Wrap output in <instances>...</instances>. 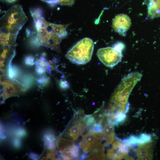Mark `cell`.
Returning a JSON list of instances; mask_svg holds the SVG:
<instances>
[{
	"mask_svg": "<svg viewBox=\"0 0 160 160\" xmlns=\"http://www.w3.org/2000/svg\"><path fill=\"white\" fill-rule=\"evenodd\" d=\"M94 47L93 40L85 38L77 42L68 51L65 57L73 63L84 65L91 59Z\"/></svg>",
	"mask_w": 160,
	"mask_h": 160,
	"instance_id": "277c9868",
	"label": "cell"
},
{
	"mask_svg": "<svg viewBox=\"0 0 160 160\" xmlns=\"http://www.w3.org/2000/svg\"><path fill=\"white\" fill-rule=\"evenodd\" d=\"M19 141L17 140H16L14 142V144L15 146H18L19 145H19Z\"/></svg>",
	"mask_w": 160,
	"mask_h": 160,
	"instance_id": "cb8c5ba5",
	"label": "cell"
},
{
	"mask_svg": "<svg viewBox=\"0 0 160 160\" xmlns=\"http://www.w3.org/2000/svg\"><path fill=\"white\" fill-rule=\"evenodd\" d=\"M49 80L48 78L44 77L39 78L37 80V82L39 84L46 85L48 83Z\"/></svg>",
	"mask_w": 160,
	"mask_h": 160,
	"instance_id": "ffe728a7",
	"label": "cell"
},
{
	"mask_svg": "<svg viewBox=\"0 0 160 160\" xmlns=\"http://www.w3.org/2000/svg\"><path fill=\"white\" fill-rule=\"evenodd\" d=\"M104 138L106 140L105 144L112 143L114 140V132L113 123L108 121L105 124L103 129Z\"/></svg>",
	"mask_w": 160,
	"mask_h": 160,
	"instance_id": "8fae6325",
	"label": "cell"
},
{
	"mask_svg": "<svg viewBox=\"0 0 160 160\" xmlns=\"http://www.w3.org/2000/svg\"><path fill=\"white\" fill-rule=\"evenodd\" d=\"M79 148L73 143L61 151V155L65 159H77L79 156Z\"/></svg>",
	"mask_w": 160,
	"mask_h": 160,
	"instance_id": "30bf717a",
	"label": "cell"
},
{
	"mask_svg": "<svg viewBox=\"0 0 160 160\" xmlns=\"http://www.w3.org/2000/svg\"><path fill=\"white\" fill-rule=\"evenodd\" d=\"M52 6L57 4L71 6L74 3L75 0H41Z\"/></svg>",
	"mask_w": 160,
	"mask_h": 160,
	"instance_id": "4fadbf2b",
	"label": "cell"
},
{
	"mask_svg": "<svg viewBox=\"0 0 160 160\" xmlns=\"http://www.w3.org/2000/svg\"><path fill=\"white\" fill-rule=\"evenodd\" d=\"M151 137L150 135L143 133L138 137L137 143L139 144H144L151 142Z\"/></svg>",
	"mask_w": 160,
	"mask_h": 160,
	"instance_id": "2e32d148",
	"label": "cell"
},
{
	"mask_svg": "<svg viewBox=\"0 0 160 160\" xmlns=\"http://www.w3.org/2000/svg\"><path fill=\"white\" fill-rule=\"evenodd\" d=\"M36 71L39 75H42L44 73L46 69L39 65H36Z\"/></svg>",
	"mask_w": 160,
	"mask_h": 160,
	"instance_id": "d6986e66",
	"label": "cell"
},
{
	"mask_svg": "<svg viewBox=\"0 0 160 160\" xmlns=\"http://www.w3.org/2000/svg\"><path fill=\"white\" fill-rule=\"evenodd\" d=\"M5 1H6L8 2V3H12L13 2L17 0H4Z\"/></svg>",
	"mask_w": 160,
	"mask_h": 160,
	"instance_id": "d4e9b609",
	"label": "cell"
},
{
	"mask_svg": "<svg viewBox=\"0 0 160 160\" xmlns=\"http://www.w3.org/2000/svg\"><path fill=\"white\" fill-rule=\"evenodd\" d=\"M60 87L63 89H65L68 87V82L65 80L61 81L60 83Z\"/></svg>",
	"mask_w": 160,
	"mask_h": 160,
	"instance_id": "7402d4cb",
	"label": "cell"
},
{
	"mask_svg": "<svg viewBox=\"0 0 160 160\" xmlns=\"http://www.w3.org/2000/svg\"><path fill=\"white\" fill-rule=\"evenodd\" d=\"M97 55L100 61L105 66L111 68L120 62L123 57L122 52H119L113 47H110L99 49Z\"/></svg>",
	"mask_w": 160,
	"mask_h": 160,
	"instance_id": "5b68a950",
	"label": "cell"
},
{
	"mask_svg": "<svg viewBox=\"0 0 160 160\" xmlns=\"http://www.w3.org/2000/svg\"><path fill=\"white\" fill-rule=\"evenodd\" d=\"M23 79V85L25 87V90H26L32 85L33 81V78L31 76L27 75L25 76Z\"/></svg>",
	"mask_w": 160,
	"mask_h": 160,
	"instance_id": "5bb4252c",
	"label": "cell"
},
{
	"mask_svg": "<svg viewBox=\"0 0 160 160\" xmlns=\"http://www.w3.org/2000/svg\"><path fill=\"white\" fill-rule=\"evenodd\" d=\"M142 75L137 72L132 73L124 77L115 89L110 101L111 110L116 113L127 112L129 104L128 98L136 84L140 80Z\"/></svg>",
	"mask_w": 160,
	"mask_h": 160,
	"instance_id": "7a4b0ae2",
	"label": "cell"
},
{
	"mask_svg": "<svg viewBox=\"0 0 160 160\" xmlns=\"http://www.w3.org/2000/svg\"><path fill=\"white\" fill-rule=\"evenodd\" d=\"M124 47L125 45L122 42H118L114 44L113 47L116 51L119 52H122Z\"/></svg>",
	"mask_w": 160,
	"mask_h": 160,
	"instance_id": "ac0fdd59",
	"label": "cell"
},
{
	"mask_svg": "<svg viewBox=\"0 0 160 160\" xmlns=\"http://www.w3.org/2000/svg\"><path fill=\"white\" fill-rule=\"evenodd\" d=\"M34 57L32 56H28L25 58V64L28 66H32L34 64Z\"/></svg>",
	"mask_w": 160,
	"mask_h": 160,
	"instance_id": "e0dca14e",
	"label": "cell"
},
{
	"mask_svg": "<svg viewBox=\"0 0 160 160\" xmlns=\"http://www.w3.org/2000/svg\"><path fill=\"white\" fill-rule=\"evenodd\" d=\"M0 87L1 96L4 100L12 96L23 94L26 91L23 85L18 81H1Z\"/></svg>",
	"mask_w": 160,
	"mask_h": 160,
	"instance_id": "8992f818",
	"label": "cell"
},
{
	"mask_svg": "<svg viewBox=\"0 0 160 160\" xmlns=\"http://www.w3.org/2000/svg\"><path fill=\"white\" fill-rule=\"evenodd\" d=\"M14 57H11L10 59L8 66L7 73L9 78L11 79L15 80L20 75L21 71L18 67L12 65V61Z\"/></svg>",
	"mask_w": 160,
	"mask_h": 160,
	"instance_id": "7c38bea8",
	"label": "cell"
},
{
	"mask_svg": "<svg viewBox=\"0 0 160 160\" xmlns=\"http://www.w3.org/2000/svg\"><path fill=\"white\" fill-rule=\"evenodd\" d=\"M47 148L50 150H53L55 148V140L54 136L49 135L47 136L46 138Z\"/></svg>",
	"mask_w": 160,
	"mask_h": 160,
	"instance_id": "9a60e30c",
	"label": "cell"
},
{
	"mask_svg": "<svg viewBox=\"0 0 160 160\" xmlns=\"http://www.w3.org/2000/svg\"><path fill=\"white\" fill-rule=\"evenodd\" d=\"M129 17L124 14H120L113 19L112 27L113 30L121 35L125 36L131 25Z\"/></svg>",
	"mask_w": 160,
	"mask_h": 160,
	"instance_id": "ba28073f",
	"label": "cell"
},
{
	"mask_svg": "<svg viewBox=\"0 0 160 160\" xmlns=\"http://www.w3.org/2000/svg\"><path fill=\"white\" fill-rule=\"evenodd\" d=\"M103 138V134L90 130L83 136L79 146L84 151L87 152L100 144Z\"/></svg>",
	"mask_w": 160,
	"mask_h": 160,
	"instance_id": "52a82bcc",
	"label": "cell"
},
{
	"mask_svg": "<svg viewBox=\"0 0 160 160\" xmlns=\"http://www.w3.org/2000/svg\"><path fill=\"white\" fill-rule=\"evenodd\" d=\"M25 132L24 130L23 129H20L17 131V135L19 137L23 136L25 135Z\"/></svg>",
	"mask_w": 160,
	"mask_h": 160,
	"instance_id": "603a6c76",
	"label": "cell"
},
{
	"mask_svg": "<svg viewBox=\"0 0 160 160\" xmlns=\"http://www.w3.org/2000/svg\"><path fill=\"white\" fill-rule=\"evenodd\" d=\"M30 11L37 31L34 40L36 44L61 52L60 43L67 37L66 29L70 24L61 25L48 22L42 16L39 9H32Z\"/></svg>",
	"mask_w": 160,
	"mask_h": 160,
	"instance_id": "6da1fadb",
	"label": "cell"
},
{
	"mask_svg": "<svg viewBox=\"0 0 160 160\" xmlns=\"http://www.w3.org/2000/svg\"><path fill=\"white\" fill-rule=\"evenodd\" d=\"M139 145L137 151L138 159L141 160L150 159H151L152 147L151 142Z\"/></svg>",
	"mask_w": 160,
	"mask_h": 160,
	"instance_id": "9c48e42d",
	"label": "cell"
},
{
	"mask_svg": "<svg viewBox=\"0 0 160 160\" xmlns=\"http://www.w3.org/2000/svg\"><path fill=\"white\" fill-rule=\"evenodd\" d=\"M95 119L93 116L89 117L86 119V124L87 126H90L94 123Z\"/></svg>",
	"mask_w": 160,
	"mask_h": 160,
	"instance_id": "44dd1931",
	"label": "cell"
},
{
	"mask_svg": "<svg viewBox=\"0 0 160 160\" xmlns=\"http://www.w3.org/2000/svg\"><path fill=\"white\" fill-rule=\"evenodd\" d=\"M28 21L21 5H15L7 10L0 18V33L17 36Z\"/></svg>",
	"mask_w": 160,
	"mask_h": 160,
	"instance_id": "3957f363",
	"label": "cell"
}]
</instances>
